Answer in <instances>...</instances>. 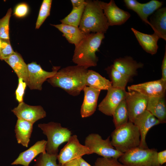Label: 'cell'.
<instances>
[{
	"label": "cell",
	"instance_id": "6da1fadb",
	"mask_svg": "<svg viewBox=\"0 0 166 166\" xmlns=\"http://www.w3.org/2000/svg\"><path fill=\"white\" fill-rule=\"evenodd\" d=\"M88 69L78 65L63 68L47 80L54 87L60 88L70 95H78L85 85Z\"/></svg>",
	"mask_w": 166,
	"mask_h": 166
},
{
	"label": "cell",
	"instance_id": "7a4b0ae2",
	"mask_svg": "<svg viewBox=\"0 0 166 166\" xmlns=\"http://www.w3.org/2000/svg\"><path fill=\"white\" fill-rule=\"evenodd\" d=\"M104 33H91L85 37L76 46L72 61L77 65L88 69L97 65L98 57L96 53L99 50Z\"/></svg>",
	"mask_w": 166,
	"mask_h": 166
},
{
	"label": "cell",
	"instance_id": "3957f363",
	"mask_svg": "<svg viewBox=\"0 0 166 166\" xmlns=\"http://www.w3.org/2000/svg\"><path fill=\"white\" fill-rule=\"evenodd\" d=\"M79 28L84 34L105 33L109 26L98 0H85Z\"/></svg>",
	"mask_w": 166,
	"mask_h": 166
},
{
	"label": "cell",
	"instance_id": "277c9868",
	"mask_svg": "<svg viewBox=\"0 0 166 166\" xmlns=\"http://www.w3.org/2000/svg\"><path fill=\"white\" fill-rule=\"evenodd\" d=\"M111 142L114 148L124 153L139 147L140 133L139 128L134 124L128 121L112 132Z\"/></svg>",
	"mask_w": 166,
	"mask_h": 166
},
{
	"label": "cell",
	"instance_id": "5b68a950",
	"mask_svg": "<svg viewBox=\"0 0 166 166\" xmlns=\"http://www.w3.org/2000/svg\"><path fill=\"white\" fill-rule=\"evenodd\" d=\"M38 126L47 137L45 150L48 153L58 155L59 146L67 142L71 136V131L59 123L51 122L40 124Z\"/></svg>",
	"mask_w": 166,
	"mask_h": 166
},
{
	"label": "cell",
	"instance_id": "8992f818",
	"mask_svg": "<svg viewBox=\"0 0 166 166\" xmlns=\"http://www.w3.org/2000/svg\"><path fill=\"white\" fill-rule=\"evenodd\" d=\"M157 153L155 148L138 147L123 153L118 160L124 166H160Z\"/></svg>",
	"mask_w": 166,
	"mask_h": 166
},
{
	"label": "cell",
	"instance_id": "52a82bcc",
	"mask_svg": "<svg viewBox=\"0 0 166 166\" xmlns=\"http://www.w3.org/2000/svg\"><path fill=\"white\" fill-rule=\"evenodd\" d=\"M110 136L106 139L97 133H91L86 138L85 145L92 152L104 158L118 159L123 153L116 149L112 145Z\"/></svg>",
	"mask_w": 166,
	"mask_h": 166
},
{
	"label": "cell",
	"instance_id": "ba28073f",
	"mask_svg": "<svg viewBox=\"0 0 166 166\" xmlns=\"http://www.w3.org/2000/svg\"><path fill=\"white\" fill-rule=\"evenodd\" d=\"M67 142L57 155V159L61 166L84 155L93 153L87 147L80 143L76 135L71 136Z\"/></svg>",
	"mask_w": 166,
	"mask_h": 166
},
{
	"label": "cell",
	"instance_id": "9c48e42d",
	"mask_svg": "<svg viewBox=\"0 0 166 166\" xmlns=\"http://www.w3.org/2000/svg\"><path fill=\"white\" fill-rule=\"evenodd\" d=\"M29 74L28 86L30 89L41 90L44 82L54 76L60 68V66H53L52 71L43 70L39 65L33 62L27 65Z\"/></svg>",
	"mask_w": 166,
	"mask_h": 166
},
{
	"label": "cell",
	"instance_id": "30bf717a",
	"mask_svg": "<svg viewBox=\"0 0 166 166\" xmlns=\"http://www.w3.org/2000/svg\"><path fill=\"white\" fill-rule=\"evenodd\" d=\"M126 101L129 121L133 123L135 118L146 109L148 97L135 91L126 92Z\"/></svg>",
	"mask_w": 166,
	"mask_h": 166
},
{
	"label": "cell",
	"instance_id": "8fae6325",
	"mask_svg": "<svg viewBox=\"0 0 166 166\" xmlns=\"http://www.w3.org/2000/svg\"><path fill=\"white\" fill-rule=\"evenodd\" d=\"M125 89L112 86L107 90V94L98 106V110L105 115L112 116L117 106L125 98Z\"/></svg>",
	"mask_w": 166,
	"mask_h": 166
},
{
	"label": "cell",
	"instance_id": "7c38bea8",
	"mask_svg": "<svg viewBox=\"0 0 166 166\" xmlns=\"http://www.w3.org/2000/svg\"><path fill=\"white\" fill-rule=\"evenodd\" d=\"M99 2L109 26L121 25L131 16L129 13L118 7L113 0L109 3L99 1Z\"/></svg>",
	"mask_w": 166,
	"mask_h": 166
},
{
	"label": "cell",
	"instance_id": "4fadbf2b",
	"mask_svg": "<svg viewBox=\"0 0 166 166\" xmlns=\"http://www.w3.org/2000/svg\"><path fill=\"white\" fill-rule=\"evenodd\" d=\"M18 119L27 121L33 124L46 116V113L40 105L32 106L24 102L11 110Z\"/></svg>",
	"mask_w": 166,
	"mask_h": 166
},
{
	"label": "cell",
	"instance_id": "5bb4252c",
	"mask_svg": "<svg viewBox=\"0 0 166 166\" xmlns=\"http://www.w3.org/2000/svg\"><path fill=\"white\" fill-rule=\"evenodd\" d=\"M133 123L138 127L140 133V143L139 147L148 148L146 137L149 130L153 127L160 124L158 120L147 110L137 116Z\"/></svg>",
	"mask_w": 166,
	"mask_h": 166
},
{
	"label": "cell",
	"instance_id": "9a60e30c",
	"mask_svg": "<svg viewBox=\"0 0 166 166\" xmlns=\"http://www.w3.org/2000/svg\"><path fill=\"white\" fill-rule=\"evenodd\" d=\"M128 91H135L148 97L160 96L165 94L166 81L160 79L128 87Z\"/></svg>",
	"mask_w": 166,
	"mask_h": 166
},
{
	"label": "cell",
	"instance_id": "2e32d148",
	"mask_svg": "<svg viewBox=\"0 0 166 166\" xmlns=\"http://www.w3.org/2000/svg\"><path fill=\"white\" fill-rule=\"evenodd\" d=\"M83 90L84 96L80 113L81 117L84 118L89 117L94 113L101 90L87 86H85Z\"/></svg>",
	"mask_w": 166,
	"mask_h": 166
},
{
	"label": "cell",
	"instance_id": "e0dca14e",
	"mask_svg": "<svg viewBox=\"0 0 166 166\" xmlns=\"http://www.w3.org/2000/svg\"><path fill=\"white\" fill-rule=\"evenodd\" d=\"M47 141L44 140L37 142L27 150L21 152L12 165H22L29 166V164L38 154L46 152Z\"/></svg>",
	"mask_w": 166,
	"mask_h": 166
},
{
	"label": "cell",
	"instance_id": "ac0fdd59",
	"mask_svg": "<svg viewBox=\"0 0 166 166\" xmlns=\"http://www.w3.org/2000/svg\"><path fill=\"white\" fill-rule=\"evenodd\" d=\"M112 65L117 70L130 79L136 74L137 69L142 68L143 64L138 63L131 57L126 56L116 59Z\"/></svg>",
	"mask_w": 166,
	"mask_h": 166
},
{
	"label": "cell",
	"instance_id": "d6986e66",
	"mask_svg": "<svg viewBox=\"0 0 166 166\" xmlns=\"http://www.w3.org/2000/svg\"><path fill=\"white\" fill-rule=\"evenodd\" d=\"M131 30L143 49L146 52L153 55L156 54L158 48L157 42L159 38L155 33L151 34H144L132 28Z\"/></svg>",
	"mask_w": 166,
	"mask_h": 166
},
{
	"label": "cell",
	"instance_id": "ffe728a7",
	"mask_svg": "<svg viewBox=\"0 0 166 166\" xmlns=\"http://www.w3.org/2000/svg\"><path fill=\"white\" fill-rule=\"evenodd\" d=\"M165 95L148 98L146 109L157 118L160 123L166 122V105Z\"/></svg>",
	"mask_w": 166,
	"mask_h": 166
},
{
	"label": "cell",
	"instance_id": "44dd1931",
	"mask_svg": "<svg viewBox=\"0 0 166 166\" xmlns=\"http://www.w3.org/2000/svg\"><path fill=\"white\" fill-rule=\"evenodd\" d=\"M149 25L160 38L166 40V8L156 10L151 16Z\"/></svg>",
	"mask_w": 166,
	"mask_h": 166
},
{
	"label": "cell",
	"instance_id": "7402d4cb",
	"mask_svg": "<svg viewBox=\"0 0 166 166\" xmlns=\"http://www.w3.org/2000/svg\"><path fill=\"white\" fill-rule=\"evenodd\" d=\"M12 68L18 78H21L26 83H29V74L27 65L21 55L17 52L4 60Z\"/></svg>",
	"mask_w": 166,
	"mask_h": 166
},
{
	"label": "cell",
	"instance_id": "603a6c76",
	"mask_svg": "<svg viewBox=\"0 0 166 166\" xmlns=\"http://www.w3.org/2000/svg\"><path fill=\"white\" fill-rule=\"evenodd\" d=\"M33 124L26 121L18 119L15 129L18 143L27 147L33 129Z\"/></svg>",
	"mask_w": 166,
	"mask_h": 166
},
{
	"label": "cell",
	"instance_id": "cb8c5ba5",
	"mask_svg": "<svg viewBox=\"0 0 166 166\" xmlns=\"http://www.w3.org/2000/svg\"><path fill=\"white\" fill-rule=\"evenodd\" d=\"M51 25L58 29L63 34V36L70 43L76 45L85 37V34L78 27L61 23Z\"/></svg>",
	"mask_w": 166,
	"mask_h": 166
},
{
	"label": "cell",
	"instance_id": "d4e9b609",
	"mask_svg": "<svg viewBox=\"0 0 166 166\" xmlns=\"http://www.w3.org/2000/svg\"><path fill=\"white\" fill-rule=\"evenodd\" d=\"M85 82L86 86L101 90H107L112 86L111 81L92 70L88 69L85 76Z\"/></svg>",
	"mask_w": 166,
	"mask_h": 166
},
{
	"label": "cell",
	"instance_id": "484cf974",
	"mask_svg": "<svg viewBox=\"0 0 166 166\" xmlns=\"http://www.w3.org/2000/svg\"><path fill=\"white\" fill-rule=\"evenodd\" d=\"M112 116L115 128L123 125L129 121L127 105L125 99L118 105Z\"/></svg>",
	"mask_w": 166,
	"mask_h": 166
},
{
	"label": "cell",
	"instance_id": "4316f807",
	"mask_svg": "<svg viewBox=\"0 0 166 166\" xmlns=\"http://www.w3.org/2000/svg\"><path fill=\"white\" fill-rule=\"evenodd\" d=\"M163 4L162 2L157 0H152L144 3H141L137 15L143 21L149 25L148 17L160 8Z\"/></svg>",
	"mask_w": 166,
	"mask_h": 166
},
{
	"label": "cell",
	"instance_id": "83f0119b",
	"mask_svg": "<svg viewBox=\"0 0 166 166\" xmlns=\"http://www.w3.org/2000/svg\"><path fill=\"white\" fill-rule=\"evenodd\" d=\"M106 70L110 76L112 86L125 89L126 86L130 79L117 70L112 65L108 67Z\"/></svg>",
	"mask_w": 166,
	"mask_h": 166
},
{
	"label": "cell",
	"instance_id": "f1b7e54d",
	"mask_svg": "<svg viewBox=\"0 0 166 166\" xmlns=\"http://www.w3.org/2000/svg\"><path fill=\"white\" fill-rule=\"evenodd\" d=\"M85 4L86 2L80 6L73 8L67 16L60 20L61 23L78 27Z\"/></svg>",
	"mask_w": 166,
	"mask_h": 166
},
{
	"label": "cell",
	"instance_id": "f546056e",
	"mask_svg": "<svg viewBox=\"0 0 166 166\" xmlns=\"http://www.w3.org/2000/svg\"><path fill=\"white\" fill-rule=\"evenodd\" d=\"M52 0H43L41 6L36 24L35 28L38 29L50 15Z\"/></svg>",
	"mask_w": 166,
	"mask_h": 166
},
{
	"label": "cell",
	"instance_id": "4dcf8cb0",
	"mask_svg": "<svg viewBox=\"0 0 166 166\" xmlns=\"http://www.w3.org/2000/svg\"><path fill=\"white\" fill-rule=\"evenodd\" d=\"M57 155L46 152L41 153L34 166H61L57 163Z\"/></svg>",
	"mask_w": 166,
	"mask_h": 166
},
{
	"label": "cell",
	"instance_id": "1f68e13d",
	"mask_svg": "<svg viewBox=\"0 0 166 166\" xmlns=\"http://www.w3.org/2000/svg\"><path fill=\"white\" fill-rule=\"evenodd\" d=\"M12 10H8L6 15L0 19V39L2 40H9V22Z\"/></svg>",
	"mask_w": 166,
	"mask_h": 166
},
{
	"label": "cell",
	"instance_id": "d6a6232c",
	"mask_svg": "<svg viewBox=\"0 0 166 166\" xmlns=\"http://www.w3.org/2000/svg\"><path fill=\"white\" fill-rule=\"evenodd\" d=\"M1 40L0 60L4 61L14 53V52L10 45L9 40Z\"/></svg>",
	"mask_w": 166,
	"mask_h": 166
},
{
	"label": "cell",
	"instance_id": "836d02e7",
	"mask_svg": "<svg viewBox=\"0 0 166 166\" xmlns=\"http://www.w3.org/2000/svg\"><path fill=\"white\" fill-rule=\"evenodd\" d=\"M94 166H124L118 160L113 158H98L95 162Z\"/></svg>",
	"mask_w": 166,
	"mask_h": 166
},
{
	"label": "cell",
	"instance_id": "e575fe53",
	"mask_svg": "<svg viewBox=\"0 0 166 166\" xmlns=\"http://www.w3.org/2000/svg\"><path fill=\"white\" fill-rule=\"evenodd\" d=\"M26 83L21 78H18V84L15 92L16 100L19 103L23 102V97L25 89L27 86Z\"/></svg>",
	"mask_w": 166,
	"mask_h": 166
},
{
	"label": "cell",
	"instance_id": "d590c367",
	"mask_svg": "<svg viewBox=\"0 0 166 166\" xmlns=\"http://www.w3.org/2000/svg\"><path fill=\"white\" fill-rule=\"evenodd\" d=\"M29 10V7L27 4L21 3L17 5L15 8L14 15L18 18H23L27 15Z\"/></svg>",
	"mask_w": 166,
	"mask_h": 166
},
{
	"label": "cell",
	"instance_id": "8d00e7d4",
	"mask_svg": "<svg viewBox=\"0 0 166 166\" xmlns=\"http://www.w3.org/2000/svg\"><path fill=\"white\" fill-rule=\"evenodd\" d=\"M124 2L126 7L138 14L141 3L136 0H124Z\"/></svg>",
	"mask_w": 166,
	"mask_h": 166
},
{
	"label": "cell",
	"instance_id": "74e56055",
	"mask_svg": "<svg viewBox=\"0 0 166 166\" xmlns=\"http://www.w3.org/2000/svg\"><path fill=\"white\" fill-rule=\"evenodd\" d=\"M157 159L160 166L166 163V150L160 151L157 153Z\"/></svg>",
	"mask_w": 166,
	"mask_h": 166
},
{
	"label": "cell",
	"instance_id": "f35d334b",
	"mask_svg": "<svg viewBox=\"0 0 166 166\" xmlns=\"http://www.w3.org/2000/svg\"><path fill=\"white\" fill-rule=\"evenodd\" d=\"M165 47V52L162 62L161 66L162 78L161 79L166 81V49Z\"/></svg>",
	"mask_w": 166,
	"mask_h": 166
},
{
	"label": "cell",
	"instance_id": "ab89813d",
	"mask_svg": "<svg viewBox=\"0 0 166 166\" xmlns=\"http://www.w3.org/2000/svg\"><path fill=\"white\" fill-rule=\"evenodd\" d=\"M71 2L73 6V8H78L85 3V0H71Z\"/></svg>",
	"mask_w": 166,
	"mask_h": 166
},
{
	"label": "cell",
	"instance_id": "60d3db41",
	"mask_svg": "<svg viewBox=\"0 0 166 166\" xmlns=\"http://www.w3.org/2000/svg\"><path fill=\"white\" fill-rule=\"evenodd\" d=\"M61 166H79L77 159L68 162Z\"/></svg>",
	"mask_w": 166,
	"mask_h": 166
},
{
	"label": "cell",
	"instance_id": "b9f144b4",
	"mask_svg": "<svg viewBox=\"0 0 166 166\" xmlns=\"http://www.w3.org/2000/svg\"><path fill=\"white\" fill-rule=\"evenodd\" d=\"M79 166H91L82 157L77 159Z\"/></svg>",
	"mask_w": 166,
	"mask_h": 166
},
{
	"label": "cell",
	"instance_id": "7bdbcfd3",
	"mask_svg": "<svg viewBox=\"0 0 166 166\" xmlns=\"http://www.w3.org/2000/svg\"><path fill=\"white\" fill-rule=\"evenodd\" d=\"M2 44V40L0 39V48L1 46V45Z\"/></svg>",
	"mask_w": 166,
	"mask_h": 166
},
{
	"label": "cell",
	"instance_id": "ee69618b",
	"mask_svg": "<svg viewBox=\"0 0 166 166\" xmlns=\"http://www.w3.org/2000/svg\"><path fill=\"white\" fill-rule=\"evenodd\" d=\"M160 166H166V164H164V165H162Z\"/></svg>",
	"mask_w": 166,
	"mask_h": 166
}]
</instances>
